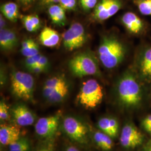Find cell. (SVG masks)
<instances>
[{
  "instance_id": "6da1fadb",
  "label": "cell",
  "mask_w": 151,
  "mask_h": 151,
  "mask_svg": "<svg viewBox=\"0 0 151 151\" xmlns=\"http://www.w3.org/2000/svg\"><path fill=\"white\" fill-rule=\"evenodd\" d=\"M119 102L123 108H137L142 100V91L139 82L130 73H126L120 79L117 85Z\"/></svg>"
},
{
  "instance_id": "7a4b0ae2",
  "label": "cell",
  "mask_w": 151,
  "mask_h": 151,
  "mask_svg": "<svg viewBox=\"0 0 151 151\" xmlns=\"http://www.w3.org/2000/svg\"><path fill=\"white\" fill-rule=\"evenodd\" d=\"M61 129L73 143L82 147H88L91 142V127L81 119L67 115L61 120Z\"/></svg>"
},
{
  "instance_id": "3957f363",
  "label": "cell",
  "mask_w": 151,
  "mask_h": 151,
  "mask_svg": "<svg viewBox=\"0 0 151 151\" xmlns=\"http://www.w3.org/2000/svg\"><path fill=\"white\" fill-rule=\"evenodd\" d=\"M125 54L123 44L113 37H105L101 40L98 49L99 60L103 65L112 69L123 61Z\"/></svg>"
},
{
  "instance_id": "277c9868",
  "label": "cell",
  "mask_w": 151,
  "mask_h": 151,
  "mask_svg": "<svg viewBox=\"0 0 151 151\" xmlns=\"http://www.w3.org/2000/svg\"><path fill=\"white\" fill-rule=\"evenodd\" d=\"M68 65L71 73L76 77L101 75L98 60L91 52H86L77 54L70 60Z\"/></svg>"
},
{
  "instance_id": "5b68a950",
  "label": "cell",
  "mask_w": 151,
  "mask_h": 151,
  "mask_svg": "<svg viewBox=\"0 0 151 151\" xmlns=\"http://www.w3.org/2000/svg\"><path fill=\"white\" fill-rule=\"evenodd\" d=\"M70 90L68 82L63 75L52 76L47 79L43 87V95L50 104H60L65 101Z\"/></svg>"
},
{
  "instance_id": "8992f818",
  "label": "cell",
  "mask_w": 151,
  "mask_h": 151,
  "mask_svg": "<svg viewBox=\"0 0 151 151\" xmlns=\"http://www.w3.org/2000/svg\"><path fill=\"white\" fill-rule=\"evenodd\" d=\"M11 89L17 99L25 101H34L35 81L30 74L14 71L11 75Z\"/></svg>"
},
{
  "instance_id": "52a82bcc",
  "label": "cell",
  "mask_w": 151,
  "mask_h": 151,
  "mask_svg": "<svg viewBox=\"0 0 151 151\" xmlns=\"http://www.w3.org/2000/svg\"><path fill=\"white\" fill-rule=\"evenodd\" d=\"M103 97L102 87L96 80L90 79L83 82L77 99L83 107L92 109L102 102Z\"/></svg>"
},
{
  "instance_id": "ba28073f",
  "label": "cell",
  "mask_w": 151,
  "mask_h": 151,
  "mask_svg": "<svg viewBox=\"0 0 151 151\" xmlns=\"http://www.w3.org/2000/svg\"><path fill=\"white\" fill-rule=\"evenodd\" d=\"M62 119L60 111L38 119L35 123L36 135L42 141L54 140L60 127Z\"/></svg>"
},
{
  "instance_id": "9c48e42d",
  "label": "cell",
  "mask_w": 151,
  "mask_h": 151,
  "mask_svg": "<svg viewBox=\"0 0 151 151\" xmlns=\"http://www.w3.org/2000/svg\"><path fill=\"white\" fill-rule=\"evenodd\" d=\"M62 39L65 48L72 51L82 47L86 42L87 37L83 26L75 22L63 33Z\"/></svg>"
},
{
  "instance_id": "30bf717a",
  "label": "cell",
  "mask_w": 151,
  "mask_h": 151,
  "mask_svg": "<svg viewBox=\"0 0 151 151\" xmlns=\"http://www.w3.org/2000/svg\"><path fill=\"white\" fill-rule=\"evenodd\" d=\"M145 140L144 135L135 125L128 122L122 128L119 138L120 143L125 150H133L142 145Z\"/></svg>"
},
{
  "instance_id": "8fae6325",
  "label": "cell",
  "mask_w": 151,
  "mask_h": 151,
  "mask_svg": "<svg viewBox=\"0 0 151 151\" xmlns=\"http://www.w3.org/2000/svg\"><path fill=\"white\" fill-rule=\"evenodd\" d=\"M12 119L19 127L32 125L37 122V116L27 106L22 103L14 105L10 109Z\"/></svg>"
},
{
  "instance_id": "7c38bea8",
  "label": "cell",
  "mask_w": 151,
  "mask_h": 151,
  "mask_svg": "<svg viewBox=\"0 0 151 151\" xmlns=\"http://www.w3.org/2000/svg\"><path fill=\"white\" fill-rule=\"evenodd\" d=\"M22 137V132L16 125L1 124L0 143L3 147L9 146Z\"/></svg>"
},
{
  "instance_id": "4fadbf2b",
  "label": "cell",
  "mask_w": 151,
  "mask_h": 151,
  "mask_svg": "<svg viewBox=\"0 0 151 151\" xmlns=\"http://www.w3.org/2000/svg\"><path fill=\"white\" fill-rule=\"evenodd\" d=\"M97 127L98 129L109 135L113 139L116 138L119 134V122L113 116L100 118L97 121Z\"/></svg>"
},
{
  "instance_id": "5bb4252c",
  "label": "cell",
  "mask_w": 151,
  "mask_h": 151,
  "mask_svg": "<svg viewBox=\"0 0 151 151\" xmlns=\"http://www.w3.org/2000/svg\"><path fill=\"white\" fill-rule=\"evenodd\" d=\"M91 138L92 142L101 151H111L114 148L113 139L99 129H91Z\"/></svg>"
},
{
  "instance_id": "9a60e30c",
  "label": "cell",
  "mask_w": 151,
  "mask_h": 151,
  "mask_svg": "<svg viewBox=\"0 0 151 151\" xmlns=\"http://www.w3.org/2000/svg\"><path fill=\"white\" fill-rule=\"evenodd\" d=\"M18 43V39L16 33L9 29H1L0 31V47L3 50H11Z\"/></svg>"
},
{
  "instance_id": "2e32d148",
  "label": "cell",
  "mask_w": 151,
  "mask_h": 151,
  "mask_svg": "<svg viewBox=\"0 0 151 151\" xmlns=\"http://www.w3.org/2000/svg\"><path fill=\"white\" fill-rule=\"evenodd\" d=\"M39 40L44 46L53 48L59 43L60 36L59 33L54 29L50 27H45L40 34Z\"/></svg>"
},
{
  "instance_id": "e0dca14e",
  "label": "cell",
  "mask_w": 151,
  "mask_h": 151,
  "mask_svg": "<svg viewBox=\"0 0 151 151\" xmlns=\"http://www.w3.org/2000/svg\"><path fill=\"white\" fill-rule=\"evenodd\" d=\"M122 20L126 28L133 33L137 34L143 28V23L140 18L133 12L125 13L122 17Z\"/></svg>"
},
{
  "instance_id": "ac0fdd59",
  "label": "cell",
  "mask_w": 151,
  "mask_h": 151,
  "mask_svg": "<svg viewBox=\"0 0 151 151\" xmlns=\"http://www.w3.org/2000/svg\"><path fill=\"white\" fill-rule=\"evenodd\" d=\"M48 14L52 22L55 25L63 27L66 24L67 19L65 10L60 5L50 6L49 8Z\"/></svg>"
},
{
  "instance_id": "d6986e66",
  "label": "cell",
  "mask_w": 151,
  "mask_h": 151,
  "mask_svg": "<svg viewBox=\"0 0 151 151\" xmlns=\"http://www.w3.org/2000/svg\"><path fill=\"white\" fill-rule=\"evenodd\" d=\"M1 11L6 19L11 22L17 21L19 17L18 6L14 2H7L1 7Z\"/></svg>"
},
{
  "instance_id": "ffe728a7",
  "label": "cell",
  "mask_w": 151,
  "mask_h": 151,
  "mask_svg": "<svg viewBox=\"0 0 151 151\" xmlns=\"http://www.w3.org/2000/svg\"><path fill=\"white\" fill-rule=\"evenodd\" d=\"M21 52L26 58L30 57L39 54V47L34 40L27 39L22 42Z\"/></svg>"
},
{
  "instance_id": "44dd1931",
  "label": "cell",
  "mask_w": 151,
  "mask_h": 151,
  "mask_svg": "<svg viewBox=\"0 0 151 151\" xmlns=\"http://www.w3.org/2000/svg\"><path fill=\"white\" fill-rule=\"evenodd\" d=\"M22 20L24 27L29 32H35L41 27L40 20L39 17L35 15L23 16Z\"/></svg>"
},
{
  "instance_id": "7402d4cb",
  "label": "cell",
  "mask_w": 151,
  "mask_h": 151,
  "mask_svg": "<svg viewBox=\"0 0 151 151\" xmlns=\"http://www.w3.org/2000/svg\"><path fill=\"white\" fill-rule=\"evenodd\" d=\"M7 147L8 151H30L31 142L27 137H22Z\"/></svg>"
},
{
  "instance_id": "603a6c76",
  "label": "cell",
  "mask_w": 151,
  "mask_h": 151,
  "mask_svg": "<svg viewBox=\"0 0 151 151\" xmlns=\"http://www.w3.org/2000/svg\"><path fill=\"white\" fill-rule=\"evenodd\" d=\"M109 0H102L95 6L94 16L98 20L104 21L109 19L108 14Z\"/></svg>"
},
{
  "instance_id": "cb8c5ba5",
  "label": "cell",
  "mask_w": 151,
  "mask_h": 151,
  "mask_svg": "<svg viewBox=\"0 0 151 151\" xmlns=\"http://www.w3.org/2000/svg\"><path fill=\"white\" fill-rule=\"evenodd\" d=\"M140 70L145 76L151 77V48L148 49L143 54Z\"/></svg>"
},
{
  "instance_id": "d4e9b609",
  "label": "cell",
  "mask_w": 151,
  "mask_h": 151,
  "mask_svg": "<svg viewBox=\"0 0 151 151\" xmlns=\"http://www.w3.org/2000/svg\"><path fill=\"white\" fill-rule=\"evenodd\" d=\"M10 109L8 105L4 101L1 100L0 102V120L3 123L9 121L11 119Z\"/></svg>"
},
{
  "instance_id": "484cf974",
  "label": "cell",
  "mask_w": 151,
  "mask_h": 151,
  "mask_svg": "<svg viewBox=\"0 0 151 151\" xmlns=\"http://www.w3.org/2000/svg\"><path fill=\"white\" fill-rule=\"evenodd\" d=\"M121 8V3L119 0H109L108 14L109 18L114 16Z\"/></svg>"
},
{
  "instance_id": "4316f807",
  "label": "cell",
  "mask_w": 151,
  "mask_h": 151,
  "mask_svg": "<svg viewBox=\"0 0 151 151\" xmlns=\"http://www.w3.org/2000/svg\"><path fill=\"white\" fill-rule=\"evenodd\" d=\"M33 151H55L54 140L42 141Z\"/></svg>"
},
{
  "instance_id": "83f0119b",
  "label": "cell",
  "mask_w": 151,
  "mask_h": 151,
  "mask_svg": "<svg viewBox=\"0 0 151 151\" xmlns=\"http://www.w3.org/2000/svg\"><path fill=\"white\" fill-rule=\"evenodd\" d=\"M138 8L144 15H151V0H143L139 2Z\"/></svg>"
},
{
  "instance_id": "f1b7e54d",
  "label": "cell",
  "mask_w": 151,
  "mask_h": 151,
  "mask_svg": "<svg viewBox=\"0 0 151 151\" xmlns=\"http://www.w3.org/2000/svg\"><path fill=\"white\" fill-rule=\"evenodd\" d=\"M60 5L65 10H73L76 7V0H60Z\"/></svg>"
},
{
  "instance_id": "f546056e",
  "label": "cell",
  "mask_w": 151,
  "mask_h": 151,
  "mask_svg": "<svg viewBox=\"0 0 151 151\" xmlns=\"http://www.w3.org/2000/svg\"><path fill=\"white\" fill-rule=\"evenodd\" d=\"M141 125L145 131L151 135V114L148 115L142 120Z\"/></svg>"
},
{
  "instance_id": "4dcf8cb0",
  "label": "cell",
  "mask_w": 151,
  "mask_h": 151,
  "mask_svg": "<svg viewBox=\"0 0 151 151\" xmlns=\"http://www.w3.org/2000/svg\"><path fill=\"white\" fill-rule=\"evenodd\" d=\"M97 0H80L82 7L85 10H90L95 7L97 4Z\"/></svg>"
},
{
  "instance_id": "1f68e13d",
  "label": "cell",
  "mask_w": 151,
  "mask_h": 151,
  "mask_svg": "<svg viewBox=\"0 0 151 151\" xmlns=\"http://www.w3.org/2000/svg\"><path fill=\"white\" fill-rule=\"evenodd\" d=\"M40 54H38L36 55L32 56V57L26 58L25 65H26V67H27L28 70L29 68L32 67L33 66L37 65L38 60H39V57H40Z\"/></svg>"
},
{
  "instance_id": "d6a6232c",
  "label": "cell",
  "mask_w": 151,
  "mask_h": 151,
  "mask_svg": "<svg viewBox=\"0 0 151 151\" xmlns=\"http://www.w3.org/2000/svg\"><path fill=\"white\" fill-rule=\"evenodd\" d=\"M37 65L42 67L46 70L48 68L49 65V61L48 58L43 55L40 54Z\"/></svg>"
},
{
  "instance_id": "836d02e7",
  "label": "cell",
  "mask_w": 151,
  "mask_h": 151,
  "mask_svg": "<svg viewBox=\"0 0 151 151\" xmlns=\"http://www.w3.org/2000/svg\"><path fill=\"white\" fill-rule=\"evenodd\" d=\"M29 70L34 73H42L44 72L45 70L42 67H41L39 65H35L33 66L32 68H29Z\"/></svg>"
},
{
  "instance_id": "e575fe53",
  "label": "cell",
  "mask_w": 151,
  "mask_h": 151,
  "mask_svg": "<svg viewBox=\"0 0 151 151\" xmlns=\"http://www.w3.org/2000/svg\"><path fill=\"white\" fill-rule=\"evenodd\" d=\"M65 151H81L78 147L76 146L70 144L68 143L65 147Z\"/></svg>"
},
{
  "instance_id": "d590c367",
  "label": "cell",
  "mask_w": 151,
  "mask_h": 151,
  "mask_svg": "<svg viewBox=\"0 0 151 151\" xmlns=\"http://www.w3.org/2000/svg\"><path fill=\"white\" fill-rule=\"evenodd\" d=\"M142 151H151V139L143 145Z\"/></svg>"
},
{
  "instance_id": "8d00e7d4",
  "label": "cell",
  "mask_w": 151,
  "mask_h": 151,
  "mask_svg": "<svg viewBox=\"0 0 151 151\" xmlns=\"http://www.w3.org/2000/svg\"><path fill=\"white\" fill-rule=\"evenodd\" d=\"M5 20L3 15H1V16H0V27H1V29H5Z\"/></svg>"
},
{
  "instance_id": "74e56055",
  "label": "cell",
  "mask_w": 151,
  "mask_h": 151,
  "mask_svg": "<svg viewBox=\"0 0 151 151\" xmlns=\"http://www.w3.org/2000/svg\"><path fill=\"white\" fill-rule=\"evenodd\" d=\"M24 5H28L32 2L33 0H19Z\"/></svg>"
}]
</instances>
